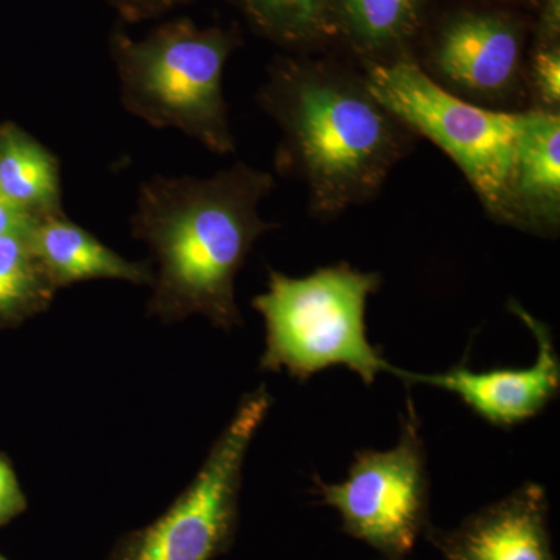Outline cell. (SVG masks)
<instances>
[{"label":"cell","mask_w":560,"mask_h":560,"mask_svg":"<svg viewBox=\"0 0 560 560\" xmlns=\"http://www.w3.org/2000/svg\"><path fill=\"white\" fill-rule=\"evenodd\" d=\"M232 47L226 32L187 20L168 22L140 40L116 33L113 57L125 108L151 127L231 153L235 143L221 79Z\"/></svg>","instance_id":"obj_4"},{"label":"cell","mask_w":560,"mask_h":560,"mask_svg":"<svg viewBox=\"0 0 560 560\" xmlns=\"http://www.w3.org/2000/svg\"><path fill=\"white\" fill-rule=\"evenodd\" d=\"M521 60V28L501 14H459L445 25L434 49L442 79L482 97L506 94L517 80Z\"/></svg>","instance_id":"obj_10"},{"label":"cell","mask_w":560,"mask_h":560,"mask_svg":"<svg viewBox=\"0 0 560 560\" xmlns=\"http://www.w3.org/2000/svg\"><path fill=\"white\" fill-rule=\"evenodd\" d=\"M366 84L404 127L451 156L493 219L514 226L525 113L460 101L408 58L372 66Z\"/></svg>","instance_id":"obj_5"},{"label":"cell","mask_w":560,"mask_h":560,"mask_svg":"<svg viewBox=\"0 0 560 560\" xmlns=\"http://www.w3.org/2000/svg\"><path fill=\"white\" fill-rule=\"evenodd\" d=\"M36 220L38 219L14 205L0 191V237L16 234V232H28Z\"/></svg>","instance_id":"obj_20"},{"label":"cell","mask_w":560,"mask_h":560,"mask_svg":"<svg viewBox=\"0 0 560 560\" xmlns=\"http://www.w3.org/2000/svg\"><path fill=\"white\" fill-rule=\"evenodd\" d=\"M28 241L58 290L84 280H124L135 285H150L153 280L150 265L125 259L65 213L36 220Z\"/></svg>","instance_id":"obj_11"},{"label":"cell","mask_w":560,"mask_h":560,"mask_svg":"<svg viewBox=\"0 0 560 560\" xmlns=\"http://www.w3.org/2000/svg\"><path fill=\"white\" fill-rule=\"evenodd\" d=\"M533 84L544 109L558 113L560 103V51L558 46H544L534 55Z\"/></svg>","instance_id":"obj_17"},{"label":"cell","mask_w":560,"mask_h":560,"mask_svg":"<svg viewBox=\"0 0 560 560\" xmlns=\"http://www.w3.org/2000/svg\"><path fill=\"white\" fill-rule=\"evenodd\" d=\"M28 232L0 237V318L38 312L58 291L33 253Z\"/></svg>","instance_id":"obj_15"},{"label":"cell","mask_w":560,"mask_h":560,"mask_svg":"<svg viewBox=\"0 0 560 560\" xmlns=\"http://www.w3.org/2000/svg\"><path fill=\"white\" fill-rule=\"evenodd\" d=\"M260 102L282 131L279 165L307 184L319 215L374 197L407 149L408 128L366 81L326 66L283 62Z\"/></svg>","instance_id":"obj_2"},{"label":"cell","mask_w":560,"mask_h":560,"mask_svg":"<svg viewBox=\"0 0 560 560\" xmlns=\"http://www.w3.org/2000/svg\"><path fill=\"white\" fill-rule=\"evenodd\" d=\"M237 2L256 27L283 43H304L330 32V0Z\"/></svg>","instance_id":"obj_16"},{"label":"cell","mask_w":560,"mask_h":560,"mask_svg":"<svg viewBox=\"0 0 560 560\" xmlns=\"http://www.w3.org/2000/svg\"><path fill=\"white\" fill-rule=\"evenodd\" d=\"M425 0H330V21L364 50L390 49L418 28Z\"/></svg>","instance_id":"obj_14"},{"label":"cell","mask_w":560,"mask_h":560,"mask_svg":"<svg viewBox=\"0 0 560 560\" xmlns=\"http://www.w3.org/2000/svg\"><path fill=\"white\" fill-rule=\"evenodd\" d=\"M270 173L237 162L209 178L154 176L139 187L131 230L156 268L149 311L164 323L202 316L220 329L242 326L235 278L253 246L276 224L261 219Z\"/></svg>","instance_id":"obj_1"},{"label":"cell","mask_w":560,"mask_h":560,"mask_svg":"<svg viewBox=\"0 0 560 560\" xmlns=\"http://www.w3.org/2000/svg\"><path fill=\"white\" fill-rule=\"evenodd\" d=\"M0 560H7L5 558H2V556H0Z\"/></svg>","instance_id":"obj_21"},{"label":"cell","mask_w":560,"mask_h":560,"mask_svg":"<svg viewBox=\"0 0 560 560\" xmlns=\"http://www.w3.org/2000/svg\"><path fill=\"white\" fill-rule=\"evenodd\" d=\"M320 501L340 514L342 530L383 558L405 560L430 528V477L418 411L408 396L400 438L389 451H360L342 482L313 477Z\"/></svg>","instance_id":"obj_7"},{"label":"cell","mask_w":560,"mask_h":560,"mask_svg":"<svg viewBox=\"0 0 560 560\" xmlns=\"http://www.w3.org/2000/svg\"><path fill=\"white\" fill-rule=\"evenodd\" d=\"M382 560H393V559H382Z\"/></svg>","instance_id":"obj_22"},{"label":"cell","mask_w":560,"mask_h":560,"mask_svg":"<svg viewBox=\"0 0 560 560\" xmlns=\"http://www.w3.org/2000/svg\"><path fill=\"white\" fill-rule=\"evenodd\" d=\"M510 311L536 338L537 359L533 366L474 372L460 363L438 374H418L396 368L394 375L408 385L420 383L455 394L490 425L510 429L536 418L559 396V353L547 324L534 318L517 301L510 302Z\"/></svg>","instance_id":"obj_8"},{"label":"cell","mask_w":560,"mask_h":560,"mask_svg":"<svg viewBox=\"0 0 560 560\" xmlns=\"http://www.w3.org/2000/svg\"><path fill=\"white\" fill-rule=\"evenodd\" d=\"M271 404L264 386L246 394L194 481L161 517L124 537L108 560H213L223 555L237 529L246 455Z\"/></svg>","instance_id":"obj_6"},{"label":"cell","mask_w":560,"mask_h":560,"mask_svg":"<svg viewBox=\"0 0 560 560\" xmlns=\"http://www.w3.org/2000/svg\"><path fill=\"white\" fill-rule=\"evenodd\" d=\"M382 276L348 264L319 268L305 278L271 271L268 289L253 307L265 320L267 371H285L305 382L331 366H346L372 385L381 372L394 375L381 350L368 340V300L377 293Z\"/></svg>","instance_id":"obj_3"},{"label":"cell","mask_w":560,"mask_h":560,"mask_svg":"<svg viewBox=\"0 0 560 560\" xmlns=\"http://www.w3.org/2000/svg\"><path fill=\"white\" fill-rule=\"evenodd\" d=\"M25 510V497L16 475L5 459L0 458V526Z\"/></svg>","instance_id":"obj_18"},{"label":"cell","mask_w":560,"mask_h":560,"mask_svg":"<svg viewBox=\"0 0 560 560\" xmlns=\"http://www.w3.org/2000/svg\"><path fill=\"white\" fill-rule=\"evenodd\" d=\"M0 191L35 219L65 213L57 156L14 127L0 130Z\"/></svg>","instance_id":"obj_13"},{"label":"cell","mask_w":560,"mask_h":560,"mask_svg":"<svg viewBox=\"0 0 560 560\" xmlns=\"http://www.w3.org/2000/svg\"><path fill=\"white\" fill-rule=\"evenodd\" d=\"M184 0H110L128 21L149 20L167 13L173 7H178Z\"/></svg>","instance_id":"obj_19"},{"label":"cell","mask_w":560,"mask_h":560,"mask_svg":"<svg viewBox=\"0 0 560 560\" xmlns=\"http://www.w3.org/2000/svg\"><path fill=\"white\" fill-rule=\"evenodd\" d=\"M547 490L526 482L453 529H427L444 560H558L548 528Z\"/></svg>","instance_id":"obj_9"},{"label":"cell","mask_w":560,"mask_h":560,"mask_svg":"<svg viewBox=\"0 0 560 560\" xmlns=\"http://www.w3.org/2000/svg\"><path fill=\"white\" fill-rule=\"evenodd\" d=\"M559 219V113L528 110L514 191V226L537 234H555Z\"/></svg>","instance_id":"obj_12"}]
</instances>
